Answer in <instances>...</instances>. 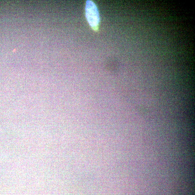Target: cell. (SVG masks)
I'll use <instances>...</instances> for the list:
<instances>
[{
  "label": "cell",
  "mask_w": 195,
  "mask_h": 195,
  "mask_svg": "<svg viewBox=\"0 0 195 195\" xmlns=\"http://www.w3.org/2000/svg\"><path fill=\"white\" fill-rule=\"evenodd\" d=\"M85 13L86 18L90 26L95 31L97 30L100 21L99 16L97 8L92 1L86 2Z\"/></svg>",
  "instance_id": "obj_1"
}]
</instances>
